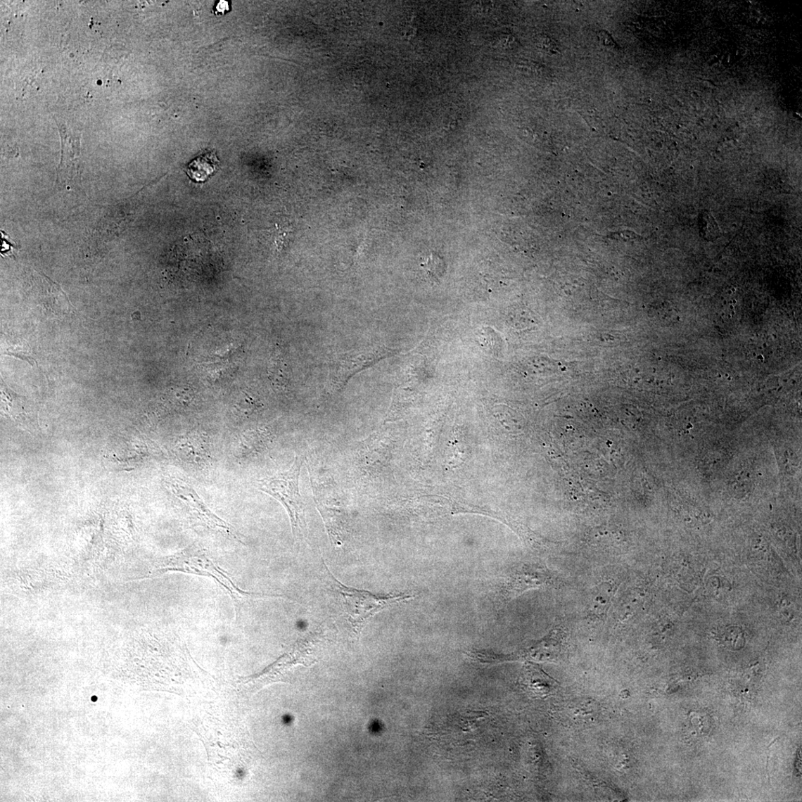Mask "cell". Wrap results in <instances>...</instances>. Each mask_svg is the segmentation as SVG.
Returning a JSON list of instances; mask_svg holds the SVG:
<instances>
[{
	"label": "cell",
	"instance_id": "8",
	"mask_svg": "<svg viewBox=\"0 0 802 802\" xmlns=\"http://www.w3.org/2000/svg\"><path fill=\"white\" fill-rule=\"evenodd\" d=\"M272 433L265 429L255 428L241 434L234 447V456L240 460L246 459L265 450L272 441Z\"/></svg>",
	"mask_w": 802,
	"mask_h": 802
},
{
	"label": "cell",
	"instance_id": "2",
	"mask_svg": "<svg viewBox=\"0 0 802 802\" xmlns=\"http://www.w3.org/2000/svg\"><path fill=\"white\" fill-rule=\"evenodd\" d=\"M303 459L296 456L287 471L259 480L258 488L282 504L289 516L293 537L298 540L306 534L304 504L299 488Z\"/></svg>",
	"mask_w": 802,
	"mask_h": 802
},
{
	"label": "cell",
	"instance_id": "1",
	"mask_svg": "<svg viewBox=\"0 0 802 802\" xmlns=\"http://www.w3.org/2000/svg\"><path fill=\"white\" fill-rule=\"evenodd\" d=\"M158 566L156 573L179 571L212 578L231 595L236 607L237 615L246 601L267 597L241 590L230 575L214 561L205 548L195 544L184 548L179 553L164 558Z\"/></svg>",
	"mask_w": 802,
	"mask_h": 802
},
{
	"label": "cell",
	"instance_id": "21",
	"mask_svg": "<svg viewBox=\"0 0 802 802\" xmlns=\"http://www.w3.org/2000/svg\"><path fill=\"white\" fill-rule=\"evenodd\" d=\"M732 303H733V304H735V303H737V301H735V300H733V301H732Z\"/></svg>",
	"mask_w": 802,
	"mask_h": 802
},
{
	"label": "cell",
	"instance_id": "4",
	"mask_svg": "<svg viewBox=\"0 0 802 802\" xmlns=\"http://www.w3.org/2000/svg\"><path fill=\"white\" fill-rule=\"evenodd\" d=\"M330 575L336 583L350 623L355 630L357 632H359L364 624L374 615L416 597L412 594H390L384 597L374 595L369 592L348 587L338 581L331 573Z\"/></svg>",
	"mask_w": 802,
	"mask_h": 802
},
{
	"label": "cell",
	"instance_id": "14",
	"mask_svg": "<svg viewBox=\"0 0 802 802\" xmlns=\"http://www.w3.org/2000/svg\"><path fill=\"white\" fill-rule=\"evenodd\" d=\"M260 407V401L248 392L241 393L235 402V414L239 419H247L253 416Z\"/></svg>",
	"mask_w": 802,
	"mask_h": 802
},
{
	"label": "cell",
	"instance_id": "12",
	"mask_svg": "<svg viewBox=\"0 0 802 802\" xmlns=\"http://www.w3.org/2000/svg\"><path fill=\"white\" fill-rule=\"evenodd\" d=\"M195 393L190 387H176L170 390L165 395V401L167 408L173 409H186L193 403Z\"/></svg>",
	"mask_w": 802,
	"mask_h": 802
},
{
	"label": "cell",
	"instance_id": "17",
	"mask_svg": "<svg viewBox=\"0 0 802 802\" xmlns=\"http://www.w3.org/2000/svg\"><path fill=\"white\" fill-rule=\"evenodd\" d=\"M598 38L600 44L604 46L612 48L616 46V43H615L614 39L608 32L605 31L599 32L598 34Z\"/></svg>",
	"mask_w": 802,
	"mask_h": 802
},
{
	"label": "cell",
	"instance_id": "11",
	"mask_svg": "<svg viewBox=\"0 0 802 802\" xmlns=\"http://www.w3.org/2000/svg\"><path fill=\"white\" fill-rule=\"evenodd\" d=\"M219 162L215 153H207L196 158L186 167L187 175L196 182H204L215 172Z\"/></svg>",
	"mask_w": 802,
	"mask_h": 802
},
{
	"label": "cell",
	"instance_id": "13",
	"mask_svg": "<svg viewBox=\"0 0 802 802\" xmlns=\"http://www.w3.org/2000/svg\"><path fill=\"white\" fill-rule=\"evenodd\" d=\"M269 378L277 389H285L288 384V370L284 356L276 352L270 361Z\"/></svg>",
	"mask_w": 802,
	"mask_h": 802
},
{
	"label": "cell",
	"instance_id": "20",
	"mask_svg": "<svg viewBox=\"0 0 802 802\" xmlns=\"http://www.w3.org/2000/svg\"><path fill=\"white\" fill-rule=\"evenodd\" d=\"M758 358H759V359H764L763 357H761V355L758 356Z\"/></svg>",
	"mask_w": 802,
	"mask_h": 802
},
{
	"label": "cell",
	"instance_id": "5",
	"mask_svg": "<svg viewBox=\"0 0 802 802\" xmlns=\"http://www.w3.org/2000/svg\"><path fill=\"white\" fill-rule=\"evenodd\" d=\"M314 501L322 516L331 541L342 544L348 528V516L336 486L329 481L320 483L312 477Z\"/></svg>",
	"mask_w": 802,
	"mask_h": 802
},
{
	"label": "cell",
	"instance_id": "7",
	"mask_svg": "<svg viewBox=\"0 0 802 802\" xmlns=\"http://www.w3.org/2000/svg\"><path fill=\"white\" fill-rule=\"evenodd\" d=\"M385 354L379 350H367L345 354L332 366L331 383L334 389L342 390L355 374L379 360Z\"/></svg>",
	"mask_w": 802,
	"mask_h": 802
},
{
	"label": "cell",
	"instance_id": "16",
	"mask_svg": "<svg viewBox=\"0 0 802 802\" xmlns=\"http://www.w3.org/2000/svg\"><path fill=\"white\" fill-rule=\"evenodd\" d=\"M4 354L25 360L32 366H34L35 363V360L34 357H32L31 352L28 345L8 346L6 350L4 352Z\"/></svg>",
	"mask_w": 802,
	"mask_h": 802
},
{
	"label": "cell",
	"instance_id": "3",
	"mask_svg": "<svg viewBox=\"0 0 802 802\" xmlns=\"http://www.w3.org/2000/svg\"><path fill=\"white\" fill-rule=\"evenodd\" d=\"M167 488L175 497L184 511L195 523L216 531L223 536L244 544L237 530L230 524L214 514L195 489L183 479L168 477L165 479Z\"/></svg>",
	"mask_w": 802,
	"mask_h": 802
},
{
	"label": "cell",
	"instance_id": "9",
	"mask_svg": "<svg viewBox=\"0 0 802 802\" xmlns=\"http://www.w3.org/2000/svg\"><path fill=\"white\" fill-rule=\"evenodd\" d=\"M528 690L537 697H546L557 689V682L545 674L540 667L528 664L524 675Z\"/></svg>",
	"mask_w": 802,
	"mask_h": 802
},
{
	"label": "cell",
	"instance_id": "19",
	"mask_svg": "<svg viewBox=\"0 0 802 802\" xmlns=\"http://www.w3.org/2000/svg\"><path fill=\"white\" fill-rule=\"evenodd\" d=\"M229 3L221 1L217 6L218 12L224 13L225 10L229 11Z\"/></svg>",
	"mask_w": 802,
	"mask_h": 802
},
{
	"label": "cell",
	"instance_id": "22",
	"mask_svg": "<svg viewBox=\"0 0 802 802\" xmlns=\"http://www.w3.org/2000/svg\"><path fill=\"white\" fill-rule=\"evenodd\" d=\"M730 309H731L732 310H733V306H732V305H731V306H730Z\"/></svg>",
	"mask_w": 802,
	"mask_h": 802
},
{
	"label": "cell",
	"instance_id": "18",
	"mask_svg": "<svg viewBox=\"0 0 802 802\" xmlns=\"http://www.w3.org/2000/svg\"><path fill=\"white\" fill-rule=\"evenodd\" d=\"M541 48L547 52L555 53L558 51L557 46L555 42L548 37H542L540 39Z\"/></svg>",
	"mask_w": 802,
	"mask_h": 802
},
{
	"label": "cell",
	"instance_id": "6",
	"mask_svg": "<svg viewBox=\"0 0 802 802\" xmlns=\"http://www.w3.org/2000/svg\"><path fill=\"white\" fill-rule=\"evenodd\" d=\"M179 461L193 471H205L211 464V443L203 431H192L182 435L173 445Z\"/></svg>",
	"mask_w": 802,
	"mask_h": 802
},
{
	"label": "cell",
	"instance_id": "10",
	"mask_svg": "<svg viewBox=\"0 0 802 802\" xmlns=\"http://www.w3.org/2000/svg\"><path fill=\"white\" fill-rule=\"evenodd\" d=\"M2 409L4 412L20 426H28L30 424V413L26 410V401L23 398L13 393L2 383Z\"/></svg>",
	"mask_w": 802,
	"mask_h": 802
},
{
	"label": "cell",
	"instance_id": "15",
	"mask_svg": "<svg viewBox=\"0 0 802 802\" xmlns=\"http://www.w3.org/2000/svg\"><path fill=\"white\" fill-rule=\"evenodd\" d=\"M699 223L700 234L704 239L713 241L720 236L719 226L711 212H701Z\"/></svg>",
	"mask_w": 802,
	"mask_h": 802
}]
</instances>
